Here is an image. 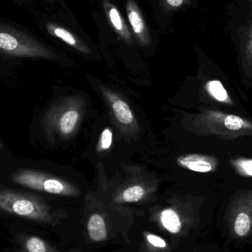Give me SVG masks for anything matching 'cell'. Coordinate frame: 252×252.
<instances>
[{"label":"cell","mask_w":252,"mask_h":252,"mask_svg":"<svg viewBox=\"0 0 252 252\" xmlns=\"http://www.w3.org/2000/svg\"><path fill=\"white\" fill-rule=\"evenodd\" d=\"M0 211L38 223H53L48 206L38 195L4 187L0 182Z\"/></svg>","instance_id":"6da1fadb"},{"label":"cell","mask_w":252,"mask_h":252,"mask_svg":"<svg viewBox=\"0 0 252 252\" xmlns=\"http://www.w3.org/2000/svg\"><path fill=\"white\" fill-rule=\"evenodd\" d=\"M198 124L201 133L222 140L252 137V120L233 114L207 109L200 115Z\"/></svg>","instance_id":"7a4b0ae2"},{"label":"cell","mask_w":252,"mask_h":252,"mask_svg":"<svg viewBox=\"0 0 252 252\" xmlns=\"http://www.w3.org/2000/svg\"><path fill=\"white\" fill-rule=\"evenodd\" d=\"M0 54L12 58L50 59L53 54L35 37L0 21Z\"/></svg>","instance_id":"3957f363"},{"label":"cell","mask_w":252,"mask_h":252,"mask_svg":"<svg viewBox=\"0 0 252 252\" xmlns=\"http://www.w3.org/2000/svg\"><path fill=\"white\" fill-rule=\"evenodd\" d=\"M229 235L244 241L252 234V188L238 191L232 195L226 213Z\"/></svg>","instance_id":"277c9868"},{"label":"cell","mask_w":252,"mask_h":252,"mask_svg":"<svg viewBox=\"0 0 252 252\" xmlns=\"http://www.w3.org/2000/svg\"><path fill=\"white\" fill-rule=\"evenodd\" d=\"M9 179L24 188L55 195H63L69 190L63 181L32 169H18L10 175Z\"/></svg>","instance_id":"5b68a950"},{"label":"cell","mask_w":252,"mask_h":252,"mask_svg":"<svg viewBox=\"0 0 252 252\" xmlns=\"http://www.w3.org/2000/svg\"><path fill=\"white\" fill-rule=\"evenodd\" d=\"M179 164L192 171L207 173L217 170L219 160L213 156L189 154L180 157L179 158Z\"/></svg>","instance_id":"8992f818"},{"label":"cell","mask_w":252,"mask_h":252,"mask_svg":"<svg viewBox=\"0 0 252 252\" xmlns=\"http://www.w3.org/2000/svg\"><path fill=\"white\" fill-rule=\"evenodd\" d=\"M16 244L15 252H56L42 238L25 232L16 235Z\"/></svg>","instance_id":"52a82bcc"},{"label":"cell","mask_w":252,"mask_h":252,"mask_svg":"<svg viewBox=\"0 0 252 252\" xmlns=\"http://www.w3.org/2000/svg\"><path fill=\"white\" fill-rule=\"evenodd\" d=\"M127 13L129 22L131 25L133 32L142 43L148 42L149 35L145 26L143 18L140 14L139 9L132 1H128L127 4Z\"/></svg>","instance_id":"ba28073f"},{"label":"cell","mask_w":252,"mask_h":252,"mask_svg":"<svg viewBox=\"0 0 252 252\" xmlns=\"http://www.w3.org/2000/svg\"><path fill=\"white\" fill-rule=\"evenodd\" d=\"M205 88L209 95L216 101L228 106L233 105V100L231 98V96L228 93L227 90L225 89L220 81L218 80L208 81L206 84Z\"/></svg>","instance_id":"9c48e42d"},{"label":"cell","mask_w":252,"mask_h":252,"mask_svg":"<svg viewBox=\"0 0 252 252\" xmlns=\"http://www.w3.org/2000/svg\"><path fill=\"white\" fill-rule=\"evenodd\" d=\"M89 235L94 241H103L107 237V230L103 217L98 214H94L90 217L88 222Z\"/></svg>","instance_id":"30bf717a"},{"label":"cell","mask_w":252,"mask_h":252,"mask_svg":"<svg viewBox=\"0 0 252 252\" xmlns=\"http://www.w3.org/2000/svg\"><path fill=\"white\" fill-rule=\"evenodd\" d=\"M106 12H107L109 21L114 28L122 35L123 38L126 40H130V32L127 29V27L126 26L124 19L118 12V9L112 6V4H108L106 5Z\"/></svg>","instance_id":"8fae6325"},{"label":"cell","mask_w":252,"mask_h":252,"mask_svg":"<svg viewBox=\"0 0 252 252\" xmlns=\"http://www.w3.org/2000/svg\"><path fill=\"white\" fill-rule=\"evenodd\" d=\"M161 220L163 226L172 233H179L182 229L179 216L174 210L167 209L161 213Z\"/></svg>","instance_id":"7c38bea8"},{"label":"cell","mask_w":252,"mask_h":252,"mask_svg":"<svg viewBox=\"0 0 252 252\" xmlns=\"http://www.w3.org/2000/svg\"><path fill=\"white\" fill-rule=\"evenodd\" d=\"M112 109L117 119L124 125H129L133 121V115L128 105L122 100H117L112 103Z\"/></svg>","instance_id":"4fadbf2b"},{"label":"cell","mask_w":252,"mask_h":252,"mask_svg":"<svg viewBox=\"0 0 252 252\" xmlns=\"http://www.w3.org/2000/svg\"><path fill=\"white\" fill-rule=\"evenodd\" d=\"M230 164L240 176L252 178V158L238 157L231 160Z\"/></svg>","instance_id":"5bb4252c"},{"label":"cell","mask_w":252,"mask_h":252,"mask_svg":"<svg viewBox=\"0 0 252 252\" xmlns=\"http://www.w3.org/2000/svg\"><path fill=\"white\" fill-rule=\"evenodd\" d=\"M47 31L57 38H60L66 44L71 46H76L77 41L73 35L67 30L56 25L49 24L47 25Z\"/></svg>","instance_id":"9a60e30c"},{"label":"cell","mask_w":252,"mask_h":252,"mask_svg":"<svg viewBox=\"0 0 252 252\" xmlns=\"http://www.w3.org/2000/svg\"><path fill=\"white\" fill-rule=\"evenodd\" d=\"M145 194L143 188L139 185L130 187L123 194V198L126 202H136L142 199Z\"/></svg>","instance_id":"2e32d148"},{"label":"cell","mask_w":252,"mask_h":252,"mask_svg":"<svg viewBox=\"0 0 252 252\" xmlns=\"http://www.w3.org/2000/svg\"><path fill=\"white\" fill-rule=\"evenodd\" d=\"M112 143V132L109 129L106 128L103 130L101 134L100 144L103 149H109Z\"/></svg>","instance_id":"e0dca14e"},{"label":"cell","mask_w":252,"mask_h":252,"mask_svg":"<svg viewBox=\"0 0 252 252\" xmlns=\"http://www.w3.org/2000/svg\"><path fill=\"white\" fill-rule=\"evenodd\" d=\"M148 241H149L150 244H152L154 247H158V248H164L167 246L164 240L161 239L159 237L156 236V235H148Z\"/></svg>","instance_id":"ac0fdd59"},{"label":"cell","mask_w":252,"mask_h":252,"mask_svg":"<svg viewBox=\"0 0 252 252\" xmlns=\"http://www.w3.org/2000/svg\"><path fill=\"white\" fill-rule=\"evenodd\" d=\"M167 2L172 7H178L185 3V0H166Z\"/></svg>","instance_id":"d6986e66"},{"label":"cell","mask_w":252,"mask_h":252,"mask_svg":"<svg viewBox=\"0 0 252 252\" xmlns=\"http://www.w3.org/2000/svg\"><path fill=\"white\" fill-rule=\"evenodd\" d=\"M3 148H4V145H3L2 142L0 141V152H1V150L3 149Z\"/></svg>","instance_id":"ffe728a7"}]
</instances>
